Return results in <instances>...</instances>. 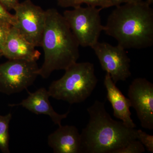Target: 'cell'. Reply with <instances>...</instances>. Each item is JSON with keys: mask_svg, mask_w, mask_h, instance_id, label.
Returning <instances> with one entry per match:
<instances>
[{"mask_svg": "<svg viewBox=\"0 0 153 153\" xmlns=\"http://www.w3.org/2000/svg\"><path fill=\"white\" fill-rule=\"evenodd\" d=\"M104 32L125 49L153 45V10L146 1L116 6L108 17Z\"/></svg>", "mask_w": 153, "mask_h": 153, "instance_id": "6da1fadb", "label": "cell"}, {"mask_svg": "<svg viewBox=\"0 0 153 153\" xmlns=\"http://www.w3.org/2000/svg\"><path fill=\"white\" fill-rule=\"evenodd\" d=\"M87 111L89 120L80 133V153H114L137 139V129L113 119L104 102L96 100Z\"/></svg>", "mask_w": 153, "mask_h": 153, "instance_id": "7a4b0ae2", "label": "cell"}, {"mask_svg": "<svg viewBox=\"0 0 153 153\" xmlns=\"http://www.w3.org/2000/svg\"><path fill=\"white\" fill-rule=\"evenodd\" d=\"M46 11L45 27L41 47L44 61L38 74L48 78L56 70H65L77 62L79 45L63 15L55 8Z\"/></svg>", "mask_w": 153, "mask_h": 153, "instance_id": "3957f363", "label": "cell"}, {"mask_svg": "<svg viewBox=\"0 0 153 153\" xmlns=\"http://www.w3.org/2000/svg\"><path fill=\"white\" fill-rule=\"evenodd\" d=\"M65 71L62 77L49 86L50 97L70 104L85 101L98 83L94 65L89 62H76Z\"/></svg>", "mask_w": 153, "mask_h": 153, "instance_id": "277c9868", "label": "cell"}, {"mask_svg": "<svg viewBox=\"0 0 153 153\" xmlns=\"http://www.w3.org/2000/svg\"><path fill=\"white\" fill-rule=\"evenodd\" d=\"M97 7L79 6L66 10L63 14L79 46L91 48L98 42L102 31L100 12Z\"/></svg>", "mask_w": 153, "mask_h": 153, "instance_id": "5b68a950", "label": "cell"}, {"mask_svg": "<svg viewBox=\"0 0 153 153\" xmlns=\"http://www.w3.org/2000/svg\"><path fill=\"white\" fill-rule=\"evenodd\" d=\"M37 61L9 60L0 64V91L7 95L30 87L39 76Z\"/></svg>", "mask_w": 153, "mask_h": 153, "instance_id": "8992f818", "label": "cell"}, {"mask_svg": "<svg viewBox=\"0 0 153 153\" xmlns=\"http://www.w3.org/2000/svg\"><path fill=\"white\" fill-rule=\"evenodd\" d=\"M15 27L35 47H41L45 27L46 11L31 1L19 3L14 9Z\"/></svg>", "mask_w": 153, "mask_h": 153, "instance_id": "52a82bcc", "label": "cell"}, {"mask_svg": "<svg viewBox=\"0 0 153 153\" xmlns=\"http://www.w3.org/2000/svg\"><path fill=\"white\" fill-rule=\"evenodd\" d=\"M103 71L108 73L115 84L124 81L131 75V60L126 49L117 44L112 46L98 41L91 47Z\"/></svg>", "mask_w": 153, "mask_h": 153, "instance_id": "ba28073f", "label": "cell"}, {"mask_svg": "<svg viewBox=\"0 0 153 153\" xmlns=\"http://www.w3.org/2000/svg\"><path fill=\"white\" fill-rule=\"evenodd\" d=\"M128 96L131 107L136 111L141 126L153 130V83L146 78H136L129 86Z\"/></svg>", "mask_w": 153, "mask_h": 153, "instance_id": "9c48e42d", "label": "cell"}, {"mask_svg": "<svg viewBox=\"0 0 153 153\" xmlns=\"http://www.w3.org/2000/svg\"><path fill=\"white\" fill-rule=\"evenodd\" d=\"M1 51L3 56L9 60L37 61L41 56L36 47L14 26L11 27Z\"/></svg>", "mask_w": 153, "mask_h": 153, "instance_id": "30bf717a", "label": "cell"}, {"mask_svg": "<svg viewBox=\"0 0 153 153\" xmlns=\"http://www.w3.org/2000/svg\"><path fill=\"white\" fill-rule=\"evenodd\" d=\"M48 91L44 88H41L34 93H29L27 97L18 104H10L11 107L22 106L31 112L36 114L49 116L55 124L61 126V122L66 119L69 111L64 114H59L53 109L49 100Z\"/></svg>", "mask_w": 153, "mask_h": 153, "instance_id": "8fae6325", "label": "cell"}, {"mask_svg": "<svg viewBox=\"0 0 153 153\" xmlns=\"http://www.w3.org/2000/svg\"><path fill=\"white\" fill-rule=\"evenodd\" d=\"M103 83L106 88L107 99L113 110L114 116L120 120L127 127L135 128L136 126L131 117L130 108L131 106L129 99L118 88L108 73L105 76Z\"/></svg>", "mask_w": 153, "mask_h": 153, "instance_id": "7c38bea8", "label": "cell"}, {"mask_svg": "<svg viewBox=\"0 0 153 153\" xmlns=\"http://www.w3.org/2000/svg\"><path fill=\"white\" fill-rule=\"evenodd\" d=\"M48 143L55 153H80L81 136L76 127L61 125L48 136Z\"/></svg>", "mask_w": 153, "mask_h": 153, "instance_id": "4fadbf2b", "label": "cell"}, {"mask_svg": "<svg viewBox=\"0 0 153 153\" xmlns=\"http://www.w3.org/2000/svg\"><path fill=\"white\" fill-rule=\"evenodd\" d=\"M57 2L58 5L62 8L76 7L82 4L102 9L112 7L111 0H57Z\"/></svg>", "mask_w": 153, "mask_h": 153, "instance_id": "5bb4252c", "label": "cell"}, {"mask_svg": "<svg viewBox=\"0 0 153 153\" xmlns=\"http://www.w3.org/2000/svg\"><path fill=\"white\" fill-rule=\"evenodd\" d=\"M12 117L10 113L5 116L0 115V150L4 153H10L9 129Z\"/></svg>", "mask_w": 153, "mask_h": 153, "instance_id": "9a60e30c", "label": "cell"}, {"mask_svg": "<svg viewBox=\"0 0 153 153\" xmlns=\"http://www.w3.org/2000/svg\"><path fill=\"white\" fill-rule=\"evenodd\" d=\"M144 146L138 140H133L124 147L115 151L114 153H142L145 152Z\"/></svg>", "mask_w": 153, "mask_h": 153, "instance_id": "2e32d148", "label": "cell"}, {"mask_svg": "<svg viewBox=\"0 0 153 153\" xmlns=\"http://www.w3.org/2000/svg\"><path fill=\"white\" fill-rule=\"evenodd\" d=\"M137 139L139 140L148 152L153 153V136L141 129H137Z\"/></svg>", "mask_w": 153, "mask_h": 153, "instance_id": "e0dca14e", "label": "cell"}, {"mask_svg": "<svg viewBox=\"0 0 153 153\" xmlns=\"http://www.w3.org/2000/svg\"><path fill=\"white\" fill-rule=\"evenodd\" d=\"M0 22L6 23L12 26H15L16 19L14 15H12L0 4Z\"/></svg>", "mask_w": 153, "mask_h": 153, "instance_id": "ac0fdd59", "label": "cell"}, {"mask_svg": "<svg viewBox=\"0 0 153 153\" xmlns=\"http://www.w3.org/2000/svg\"><path fill=\"white\" fill-rule=\"evenodd\" d=\"M12 26L6 23L0 22V49L1 50L5 44Z\"/></svg>", "mask_w": 153, "mask_h": 153, "instance_id": "d6986e66", "label": "cell"}, {"mask_svg": "<svg viewBox=\"0 0 153 153\" xmlns=\"http://www.w3.org/2000/svg\"><path fill=\"white\" fill-rule=\"evenodd\" d=\"M19 3V0H0V4L8 11L14 10Z\"/></svg>", "mask_w": 153, "mask_h": 153, "instance_id": "ffe728a7", "label": "cell"}, {"mask_svg": "<svg viewBox=\"0 0 153 153\" xmlns=\"http://www.w3.org/2000/svg\"><path fill=\"white\" fill-rule=\"evenodd\" d=\"M142 1L143 0H111V1L112 4V7H116L126 3L138 2Z\"/></svg>", "mask_w": 153, "mask_h": 153, "instance_id": "44dd1931", "label": "cell"}, {"mask_svg": "<svg viewBox=\"0 0 153 153\" xmlns=\"http://www.w3.org/2000/svg\"><path fill=\"white\" fill-rule=\"evenodd\" d=\"M146 1L150 5H152L153 2V0H146Z\"/></svg>", "mask_w": 153, "mask_h": 153, "instance_id": "7402d4cb", "label": "cell"}, {"mask_svg": "<svg viewBox=\"0 0 153 153\" xmlns=\"http://www.w3.org/2000/svg\"><path fill=\"white\" fill-rule=\"evenodd\" d=\"M3 56V55L2 52L1 50V49H0V58H1V57Z\"/></svg>", "mask_w": 153, "mask_h": 153, "instance_id": "603a6c76", "label": "cell"}]
</instances>
